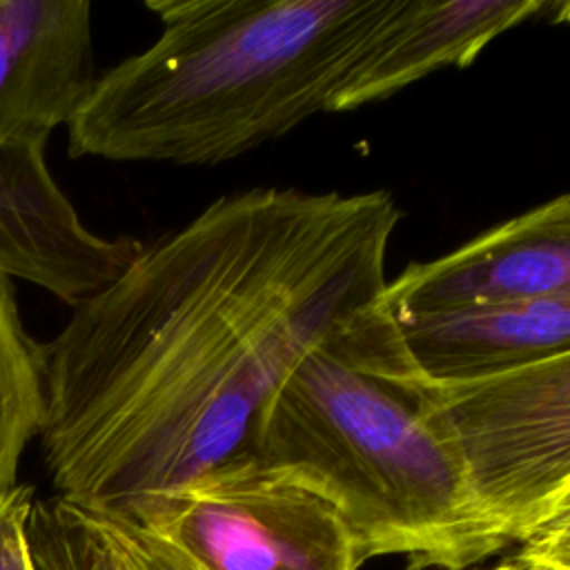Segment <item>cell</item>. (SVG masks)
I'll list each match as a JSON object with an SVG mask.
<instances>
[{"mask_svg": "<svg viewBox=\"0 0 570 570\" xmlns=\"http://www.w3.org/2000/svg\"><path fill=\"white\" fill-rule=\"evenodd\" d=\"M42 423V343H36L22 323L13 278L0 272V499L20 485L22 454Z\"/></svg>", "mask_w": 570, "mask_h": 570, "instance_id": "cell-11", "label": "cell"}, {"mask_svg": "<svg viewBox=\"0 0 570 570\" xmlns=\"http://www.w3.org/2000/svg\"><path fill=\"white\" fill-rule=\"evenodd\" d=\"M252 463L332 501L361 561L461 570L503 548L490 530L441 405L379 301L323 338L269 401Z\"/></svg>", "mask_w": 570, "mask_h": 570, "instance_id": "cell-2", "label": "cell"}, {"mask_svg": "<svg viewBox=\"0 0 570 570\" xmlns=\"http://www.w3.org/2000/svg\"><path fill=\"white\" fill-rule=\"evenodd\" d=\"M394 0H147L160 33L102 71L71 156L216 165L330 111Z\"/></svg>", "mask_w": 570, "mask_h": 570, "instance_id": "cell-3", "label": "cell"}, {"mask_svg": "<svg viewBox=\"0 0 570 570\" xmlns=\"http://www.w3.org/2000/svg\"><path fill=\"white\" fill-rule=\"evenodd\" d=\"M492 570H525V568H521L519 563H501V566H497V568H492Z\"/></svg>", "mask_w": 570, "mask_h": 570, "instance_id": "cell-16", "label": "cell"}, {"mask_svg": "<svg viewBox=\"0 0 570 570\" xmlns=\"http://www.w3.org/2000/svg\"><path fill=\"white\" fill-rule=\"evenodd\" d=\"M399 220L381 189L256 187L142 245L42 343L56 497L129 519L252 463L292 370L381 301Z\"/></svg>", "mask_w": 570, "mask_h": 570, "instance_id": "cell-1", "label": "cell"}, {"mask_svg": "<svg viewBox=\"0 0 570 570\" xmlns=\"http://www.w3.org/2000/svg\"><path fill=\"white\" fill-rule=\"evenodd\" d=\"M570 292V194L519 214L445 256L387 281L394 316L452 312Z\"/></svg>", "mask_w": 570, "mask_h": 570, "instance_id": "cell-6", "label": "cell"}, {"mask_svg": "<svg viewBox=\"0 0 570 570\" xmlns=\"http://www.w3.org/2000/svg\"><path fill=\"white\" fill-rule=\"evenodd\" d=\"M552 7L541 0H394L330 111H350L445 67H465L501 33Z\"/></svg>", "mask_w": 570, "mask_h": 570, "instance_id": "cell-9", "label": "cell"}, {"mask_svg": "<svg viewBox=\"0 0 570 570\" xmlns=\"http://www.w3.org/2000/svg\"><path fill=\"white\" fill-rule=\"evenodd\" d=\"M29 541L38 570H149L116 517L56 494L33 501Z\"/></svg>", "mask_w": 570, "mask_h": 570, "instance_id": "cell-12", "label": "cell"}, {"mask_svg": "<svg viewBox=\"0 0 570 570\" xmlns=\"http://www.w3.org/2000/svg\"><path fill=\"white\" fill-rule=\"evenodd\" d=\"M33 501L31 485L22 483L0 499V570H38L29 541Z\"/></svg>", "mask_w": 570, "mask_h": 570, "instance_id": "cell-14", "label": "cell"}, {"mask_svg": "<svg viewBox=\"0 0 570 570\" xmlns=\"http://www.w3.org/2000/svg\"><path fill=\"white\" fill-rule=\"evenodd\" d=\"M439 392L490 530L517 543L570 490V352Z\"/></svg>", "mask_w": 570, "mask_h": 570, "instance_id": "cell-4", "label": "cell"}, {"mask_svg": "<svg viewBox=\"0 0 570 570\" xmlns=\"http://www.w3.org/2000/svg\"><path fill=\"white\" fill-rule=\"evenodd\" d=\"M116 519L120 521L122 530L127 532L129 541L134 543V548L138 550L140 559L147 563L149 570H200L187 554H183L169 541H165L158 534L136 525L134 521H127V519H120V517H116Z\"/></svg>", "mask_w": 570, "mask_h": 570, "instance_id": "cell-15", "label": "cell"}, {"mask_svg": "<svg viewBox=\"0 0 570 570\" xmlns=\"http://www.w3.org/2000/svg\"><path fill=\"white\" fill-rule=\"evenodd\" d=\"M127 521L169 541L200 570L361 566L354 534L332 501L256 463L218 470Z\"/></svg>", "mask_w": 570, "mask_h": 570, "instance_id": "cell-5", "label": "cell"}, {"mask_svg": "<svg viewBox=\"0 0 570 570\" xmlns=\"http://www.w3.org/2000/svg\"><path fill=\"white\" fill-rule=\"evenodd\" d=\"M98 76L91 2L0 0V147L45 149Z\"/></svg>", "mask_w": 570, "mask_h": 570, "instance_id": "cell-8", "label": "cell"}, {"mask_svg": "<svg viewBox=\"0 0 570 570\" xmlns=\"http://www.w3.org/2000/svg\"><path fill=\"white\" fill-rule=\"evenodd\" d=\"M434 381H470L570 352V292L396 316Z\"/></svg>", "mask_w": 570, "mask_h": 570, "instance_id": "cell-10", "label": "cell"}, {"mask_svg": "<svg viewBox=\"0 0 570 570\" xmlns=\"http://www.w3.org/2000/svg\"><path fill=\"white\" fill-rule=\"evenodd\" d=\"M514 563L525 570H570V490L517 541Z\"/></svg>", "mask_w": 570, "mask_h": 570, "instance_id": "cell-13", "label": "cell"}, {"mask_svg": "<svg viewBox=\"0 0 570 570\" xmlns=\"http://www.w3.org/2000/svg\"><path fill=\"white\" fill-rule=\"evenodd\" d=\"M129 236L107 238L78 216L45 163V149L0 147V272L71 307L107 285L138 254Z\"/></svg>", "mask_w": 570, "mask_h": 570, "instance_id": "cell-7", "label": "cell"}]
</instances>
